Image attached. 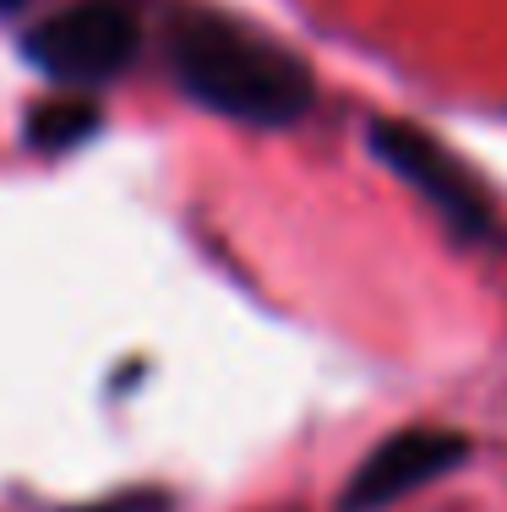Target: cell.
<instances>
[{
  "label": "cell",
  "instance_id": "1",
  "mask_svg": "<svg viewBox=\"0 0 507 512\" xmlns=\"http://www.w3.org/2000/svg\"><path fill=\"white\" fill-rule=\"evenodd\" d=\"M175 77L186 99L257 131H289L317 104L306 60L213 11L175 22Z\"/></svg>",
  "mask_w": 507,
  "mask_h": 512
},
{
  "label": "cell",
  "instance_id": "2",
  "mask_svg": "<svg viewBox=\"0 0 507 512\" xmlns=\"http://www.w3.org/2000/svg\"><path fill=\"white\" fill-rule=\"evenodd\" d=\"M371 153H377L458 240H486L491 229H497L486 186H480L464 169V158H453L431 131L409 126V120H382V126H371Z\"/></svg>",
  "mask_w": 507,
  "mask_h": 512
},
{
  "label": "cell",
  "instance_id": "3",
  "mask_svg": "<svg viewBox=\"0 0 507 512\" xmlns=\"http://www.w3.org/2000/svg\"><path fill=\"white\" fill-rule=\"evenodd\" d=\"M131 55H137V22L115 0H82L28 33V60L66 88H93V82L120 77Z\"/></svg>",
  "mask_w": 507,
  "mask_h": 512
},
{
  "label": "cell",
  "instance_id": "4",
  "mask_svg": "<svg viewBox=\"0 0 507 512\" xmlns=\"http://www.w3.org/2000/svg\"><path fill=\"white\" fill-rule=\"evenodd\" d=\"M464 458H469L464 436L437 431V425H409V431L388 436L377 453L360 458V469L349 474L338 507L344 512H382V507L404 502V496L426 491V485H437L442 474Z\"/></svg>",
  "mask_w": 507,
  "mask_h": 512
},
{
  "label": "cell",
  "instance_id": "5",
  "mask_svg": "<svg viewBox=\"0 0 507 512\" xmlns=\"http://www.w3.org/2000/svg\"><path fill=\"white\" fill-rule=\"evenodd\" d=\"M99 131V109L88 99H50L28 115V142L39 153H66Z\"/></svg>",
  "mask_w": 507,
  "mask_h": 512
},
{
  "label": "cell",
  "instance_id": "6",
  "mask_svg": "<svg viewBox=\"0 0 507 512\" xmlns=\"http://www.w3.org/2000/svg\"><path fill=\"white\" fill-rule=\"evenodd\" d=\"M169 502L164 496H153V491H126V496H115V502H99V507H82V512H164Z\"/></svg>",
  "mask_w": 507,
  "mask_h": 512
},
{
  "label": "cell",
  "instance_id": "7",
  "mask_svg": "<svg viewBox=\"0 0 507 512\" xmlns=\"http://www.w3.org/2000/svg\"><path fill=\"white\" fill-rule=\"evenodd\" d=\"M22 6V0H0V11H17Z\"/></svg>",
  "mask_w": 507,
  "mask_h": 512
}]
</instances>
